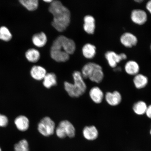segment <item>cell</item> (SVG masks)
<instances>
[{
  "mask_svg": "<svg viewBox=\"0 0 151 151\" xmlns=\"http://www.w3.org/2000/svg\"><path fill=\"white\" fill-rule=\"evenodd\" d=\"M133 82L135 87L137 89H142L146 87L148 84V79L146 76L138 73L135 76Z\"/></svg>",
  "mask_w": 151,
  "mask_h": 151,
  "instance_id": "obj_16",
  "label": "cell"
},
{
  "mask_svg": "<svg viewBox=\"0 0 151 151\" xmlns=\"http://www.w3.org/2000/svg\"><path fill=\"white\" fill-rule=\"evenodd\" d=\"M43 86L47 88H50L57 84L56 75L52 73H47L43 79Z\"/></svg>",
  "mask_w": 151,
  "mask_h": 151,
  "instance_id": "obj_19",
  "label": "cell"
},
{
  "mask_svg": "<svg viewBox=\"0 0 151 151\" xmlns=\"http://www.w3.org/2000/svg\"><path fill=\"white\" fill-rule=\"evenodd\" d=\"M49 11L53 16L52 22L53 27L60 32L65 31L70 22L71 14L69 9L61 1H53L50 3Z\"/></svg>",
  "mask_w": 151,
  "mask_h": 151,
  "instance_id": "obj_2",
  "label": "cell"
},
{
  "mask_svg": "<svg viewBox=\"0 0 151 151\" xmlns=\"http://www.w3.org/2000/svg\"><path fill=\"white\" fill-rule=\"evenodd\" d=\"M19 2L29 11L36 10L39 6V1L37 0H20Z\"/></svg>",
  "mask_w": 151,
  "mask_h": 151,
  "instance_id": "obj_23",
  "label": "cell"
},
{
  "mask_svg": "<svg viewBox=\"0 0 151 151\" xmlns=\"http://www.w3.org/2000/svg\"><path fill=\"white\" fill-rule=\"evenodd\" d=\"M124 69L126 73L128 75L134 76L139 73L140 70L139 64L133 60H130L126 62Z\"/></svg>",
  "mask_w": 151,
  "mask_h": 151,
  "instance_id": "obj_15",
  "label": "cell"
},
{
  "mask_svg": "<svg viewBox=\"0 0 151 151\" xmlns=\"http://www.w3.org/2000/svg\"><path fill=\"white\" fill-rule=\"evenodd\" d=\"M8 118L5 115L0 114V127H6L8 124Z\"/></svg>",
  "mask_w": 151,
  "mask_h": 151,
  "instance_id": "obj_26",
  "label": "cell"
},
{
  "mask_svg": "<svg viewBox=\"0 0 151 151\" xmlns=\"http://www.w3.org/2000/svg\"><path fill=\"white\" fill-rule=\"evenodd\" d=\"M55 129V123L48 116L43 118L38 124V131L45 137H50L54 134Z\"/></svg>",
  "mask_w": 151,
  "mask_h": 151,
  "instance_id": "obj_5",
  "label": "cell"
},
{
  "mask_svg": "<svg viewBox=\"0 0 151 151\" xmlns=\"http://www.w3.org/2000/svg\"><path fill=\"white\" fill-rule=\"evenodd\" d=\"M135 1L138 3H141L143 1H142V0H137V1Z\"/></svg>",
  "mask_w": 151,
  "mask_h": 151,
  "instance_id": "obj_31",
  "label": "cell"
},
{
  "mask_svg": "<svg viewBox=\"0 0 151 151\" xmlns=\"http://www.w3.org/2000/svg\"><path fill=\"white\" fill-rule=\"evenodd\" d=\"M104 98L107 103L112 106H116L120 104L122 99L121 94L117 91L107 92L105 95Z\"/></svg>",
  "mask_w": 151,
  "mask_h": 151,
  "instance_id": "obj_9",
  "label": "cell"
},
{
  "mask_svg": "<svg viewBox=\"0 0 151 151\" xmlns=\"http://www.w3.org/2000/svg\"><path fill=\"white\" fill-rule=\"evenodd\" d=\"M105 56L109 66L114 68L117 66L118 64L127 59V56L124 53L119 54L112 51H108L105 53Z\"/></svg>",
  "mask_w": 151,
  "mask_h": 151,
  "instance_id": "obj_6",
  "label": "cell"
},
{
  "mask_svg": "<svg viewBox=\"0 0 151 151\" xmlns=\"http://www.w3.org/2000/svg\"><path fill=\"white\" fill-rule=\"evenodd\" d=\"M120 41L122 44L127 48H132L136 46L138 42L137 37L130 32H125L120 37Z\"/></svg>",
  "mask_w": 151,
  "mask_h": 151,
  "instance_id": "obj_10",
  "label": "cell"
},
{
  "mask_svg": "<svg viewBox=\"0 0 151 151\" xmlns=\"http://www.w3.org/2000/svg\"><path fill=\"white\" fill-rule=\"evenodd\" d=\"M147 117L151 119V104L147 107L146 114Z\"/></svg>",
  "mask_w": 151,
  "mask_h": 151,
  "instance_id": "obj_27",
  "label": "cell"
},
{
  "mask_svg": "<svg viewBox=\"0 0 151 151\" xmlns=\"http://www.w3.org/2000/svg\"><path fill=\"white\" fill-rule=\"evenodd\" d=\"M89 96L92 101L97 104L101 103L105 96L102 90L98 86H94L91 89Z\"/></svg>",
  "mask_w": 151,
  "mask_h": 151,
  "instance_id": "obj_13",
  "label": "cell"
},
{
  "mask_svg": "<svg viewBox=\"0 0 151 151\" xmlns=\"http://www.w3.org/2000/svg\"><path fill=\"white\" fill-rule=\"evenodd\" d=\"M131 18L134 23L141 25L147 22L148 16L145 11L142 9H136L132 11Z\"/></svg>",
  "mask_w": 151,
  "mask_h": 151,
  "instance_id": "obj_7",
  "label": "cell"
},
{
  "mask_svg": "<svg viewBox=\"0 0 151 151\" xmlns=\"http://www.w3.org/2000/svg\"><path fill=\"white\" fill-rule=\"evenodd\" d=\"M146 8L151 14V0L147 2L146 5Z\"/></svg>",
  "mask_w": 151,
  "mask_h": 151,
  "instance_id": "obj_28",
  "label": "cell"
},
{
  "mask_svg": "<svg viewBox=\"0 0 151 151\" xmlns=\"http://www.w3.org/2000/svg\"><path fill=\"white\" fill-rule=\"evenodd\" d=\"M47 73L46 70L44 68L39 65L33 66L30 71L32 77L37 81L43 80Z\"/></svg>",
  "mask_w": 151,
  "mask_h": 151,
  "instance_id": "obj_14",
  "label": "cell"
},
{
  "mask_svg": "<svg viewBox=\"0 0 151 151\" xmlns=\"http://www.w3.org/2000/svg\"><path fill=\"white\" fill-rule=\"evenodd\" d=\"M14 123L17 129L21 131H26L29 128V120L25 116H18L15 119Z\"/></svg>",
  "mask_w": 151,
  "mask_h": 151,
  "instance_id": "obj_17",
  "label": "cell"
},
{
  "mask_svg": "<svg viewBox=\"0 0 151 151\" xmlns=\"http://www.w3.org/2000/svg\"><path fill=\"white\" fill-rule=\"evenodd\" d=\"M150 48L151 51V45H150Z\"/></svg>",
  "mask_w": 151,
  "mask_h": 151,
  "instance_id": "obj_33",
  "label": "cell"
},
{
  "mask_svg": "<svg viewBox=\"0 0 151 151\" xmlns=\"http://www.w3.org/2000/svg\"><path fill=\"white\" fill-rule=\"evenodd\" d=\"M83 135L86 140L93 141L99 137V132L95 126H86L83 130Z\"/></svg>",
  "mask_w": 151,
  "mask_h": 151,
  "instance_id": "obj_11",
  "label": "cell"
},
{
  "mask_svg": "<svg viewBox=\"0 0 151 151\" xmlns=\"http://www.w3.org/2000/svg\"><path fill=\"white\" fill-rule=\"evenodd\" d=\"M148 107L147 104L143 101H139L134 104L133 110L136 114L141 116L146 114Z\"/></svg>",
  "mask_w": 151,
  "mask_h": 151,
  "instance_id": "obj_21",
  "label": "cell"
},
{
  "mask_svg": "<svg viewBox=\"0 0 151 151\" xmlns=\"http://www.w3.org/2000/svg\"><path fill=\"white\" fill-rule=\"evenodd\" d=\"M114 70L115 71L118 72V71H120L122 70V68L121 67H117L114 68Z\"/></svg>",
  "mask_w": 151,
  "mask_h": 151,
  "instance_id": "obj_29",
  "label": "cell"
},
{
  "mask_svg": "<svg viewBox=\"0 0 151 151\" xmlns=\"http://www.w3.org/2000/svg\"><path fill=\"white\" fill-rule=\"evenodd\" d=\"M32 41L35 46L41 48L44 46L47 42V36L43 32L36 34L33 36Z\"/></svg>",
  "mask_w": 151,
  "mask_h": 151,
  "instance_id": "obj_18",
  "label": "cell"
},
{
  "mask_svg": "<svg viewBox=\"0 0 151 151\" xmlns=\"http://www.w3.org/2000/svg\"><path fill=\"white\" fill-rule=\"evenodd\" d=\"M84 29L86 33L93 35L96 29L95 19L91 15H87L84 19Z\"/></svg>",
  "mask_w": 151,
  "mask_h": 151,
  "instance_id": "obj_12",
  "label": "cell"
},
{
  "mask_svg": "<svg viewBox=\"0 0 151 151\" xmlns=\"http://www.w3.org/2000/svg\"><path fill=\"white\" fill-rule=\"evenodd\" d=\"M82 53L84 57L88 59H92L96 55V47L90 43H86L83 47Z\"/></svg>",
  "mask_w": 151,
  "mask_h": 151,
  "instance_id": "obj_20",
  "label": "cell"
},
{
  "mask_svg": "<svg viewBox=\"0 0 151 151\" xmlns=\"http://www.w3.org/2000/svg\"><path fill=\"white\" fill-rule=\"evenodd\" d=\"M57 136L60 139L65 138L67 137L73 138L76 135L74 126L68 120H64L60 122L55 130Z\"/></svg>",
  "mask_w": 151,
  "mask_h": 151,
  "instance_id": "obj_4",
  "label": "cell"
},
{
  "mask_svg": "<svg viewBox=\"0 0 151 151\" xmlns=\"http://www.w3.org/2000/svg\"><path fill=\"white\" fill-rule=\"evenodd\" d=\"M150 135H151V128L150 131Z\"/></svg>",
  "mask_w": 151,
  "mask_h": 151,
  "instance_id": "obj_32",
  "label": "cell"
},
{
  "mask_svg": "<svg viewBox=\"0 0 151 151\" xmlns=\"http://www.w3.org/2000/svg\"><path fill=\"white\" fill-rule=\"evenodd\" d=\"M44 1L45 2H46V3H51L53 1H52V0H45V1Z\"/></svg>",
  "mask_w": 151,
  "mask_h": 151,
  "instance_id": "obj_30",
  "label": "cell"
},
{
  "mask_svg": "<svg viewBox=\"0 0 151 151\" xmlns=\"http://www.w3.org/2000/svg\"><path fill=\"white\" fill-rule=\"evenodd\" d=\"M0 151H1V148H0Z\"/></svg>",
  "mask_w": 151,
  "mask_h": 151,
  "instance_id": "obj_34",
  "label": "cell"
},
{
  "mask_svg": "<svg viewBox=\"0 0 151 151\" xmlns=\"http://www.w3.org/2000/svg\"><path fill=\"white\" fill-rule=\"evenodd\" d=\"M73 76L74 83L73 84L65 82L64 83L65 89L70 97L78 98L86 92L87 89L86 85L80 71H74Z\"/></svg>",
  "mask_w": 151,
  "mask_h": 151,
  "instance_id": "obj_3",
  "label": "cell"
},
{
  "mask_svg": "<svg viewBox=\"0 0 151 151\" xmlns=\"http://www.w3.org/2000/svg\"><path fill=\"white\" fill-rule=\"evenodd\" d=\"M14 151H29V145L25 139H22L14 145Z\"/></svg>",
  "mask_w": 151,
  "mask_h": 151,
  "instance_id": "obj_25",
  "label": "cell"
},
{
  "mask_svg": "<svg viewBox=\"0 0 151 151\" xmlns=\"http://www.w3.org/2000/svg\"><path fill=\"white\" fill-rule=\"evenodd\" d=\"M75 50L74 41L65 36H60L53 43L50 50L51 57L56 62H65L69 60L70 55L74 53Z\"/></svg>",
  "mask_w": 151,
  "mask_h": 151,
  "instance_id": "obj_1",
  "label": "cell"
},
{
  "mask_svg": "<svg viewBox=\"0 0 151 151\" xmlns=\"http://www.w3.org/2000/svg\"><path fill=\"white\" fill-rule=\"evenodd\" d=\"M13 36L9 28L5 26L0 27V40L8 42L12 39Z\"/></svg>",
  "mask_w": 151,
  "mask_h": 151,
  "instance_id": "obj_24",
  "label": "cell"
},
{
  "mask_svg": "<svg viewBox=\"0 0 151 151\" xmlns=\"http://www.w3.org/2000/svg\"><path fill=\"white\" fill-rule=\"evenodd\" d=\"M40 56L39 51L35 49H29L25 52L26 59L28 61L32 63H35L38 61Z\"/></svg>",
  "mask_w": 151,
  "mask_h": 151,
  "instance_id": "obj_22",
  "label": "cell"
},
{
  "mask_svg": "<svg viewBox=\"0 0 151 151\" xmlns=\"http://www.w3.org/2000/svg\"><path fill=\"white\" fill-rule=\"evenodd\" d=\"M88 76V78L92 82L100 83L103 81L104 76L102 68L96 63L90 71Z\"/></svg>",
  "mask_w": 151,
  "mask_h": 151,
  "instance_id": "obj_8",
  "label": "cell"
}]
</instances>
